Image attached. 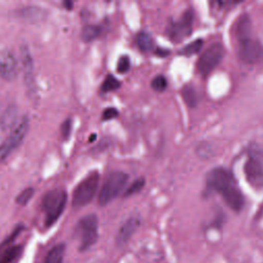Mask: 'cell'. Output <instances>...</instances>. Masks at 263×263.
<instances>
[{"label": "cell", "mask_w": 263, "mask_h": 263, "mask_svg": "<svg viewBox=\"0 0 263 263\" xmlns=\"http://www.w3.org/2000/svg\"><path fill=\"white\" fill-rule=\"evenodd\" d=\"M237 55L247 64H255L263 60V44L252 34L237 38Z\"/></svg>", "instance_id": "obj_7"}, {"label": "cell", "mask_w": 263, "mask_h": 263, "mask_svg": "<svg viewBox=\"0 0 263 263\" xmlns=\"http://www.w3.org/2000/svg\"><path fill=\"white\" fill-rule=\"evenodd\" d=\"M66 246L64 243H58L53 246L45 256L44 263H64Z\"/></svg>", "instance_id": "obj_15"}, {"label": "cell", "mask_w": 263, "mask_h": 263, "mask_svg": "<svg viewBox=\"0 0 263 263\" xmlns=\"http://www.w3.org/2000/svg\"><path fill=\"white\" fill-rule=\"evenodd\" d=\"M194 12L191 8L184 11L182 16L177 21H172L166 27L167 36L175 42H178L191 34Z\"/></svg>", "instance_id": "obj_10"}, {"label": "cell", "mask_w": 263, "mask_h": 263, "mask_svg": "<svg viewBox=\"0 0 263 263\" xmlns=\"http://www.w3.org/2000/svg\"><path fill=\"white\" fill-rule=\"evenodd\" d=\"M118 116V110L113 108V107H109L106 108L102 114V118L104 120H109V119H113L115 117Z\"/></svg>", "instance_id": "obj_27"}, {"label": "cell", "mask_w": 263, "mask_h": 263, "mask_svg": "<svg viewBox=\"0 0 263 263\" xmlns=\"http://www.w3.org/2000/svg\"><path fill=\"white\" fill-rule=\"evenodd\" d=\"M224 57V46L219 43L211 44L199 57L196 67L200 74L209 75L222 61Z\"/></svg>", "instance_id": "obj_9"}, {"label": "cell", "mask_w": 263, "mask_h": 263, "mask_svg": "<svg viewBox=\"0 0 263 263\" xmlns=\"http://www.w3.org/2000/svg\"><path fill=\"white\" fill-rule=\"evenodd\" d=\"M76 233L79 238V250L85 251L93 246L99 236V221L95 214L82 217L76 226Z\"/></svg>", "instance_id": "obj_4"}, {"label": "cell", "mask_w": 263, "mask_h": 263, "mask_svg": "<svg viewBox=\"0 0 263 263\" xmlns=\"http://www.w3.org/2000/svg\"><path fill=\"white\" fill-rule=\"evenodd\" d=\"M243 173L252 186L263 187V149L252 148L248 151Z\"/></svg>", "instance_id": "obj_5"}, {"label": "cell", "mask_w": 263, "mask_h": 263, "mask_svg": "<svg viewBox=\"0 0 263 263\" xmlns=\"http://www.w3.org/2000/svg\"><path fill=\"white\" fill-rule=\"evenodd\" d=\"M17 71V61L14 54L8 50L3 51L0 54V76L10 81L16 77Z\"/></svg>", "instance_id": "obj_12"}, {"label": "cell", "mask_w": 263, "mask_h": 263, "mask_svg": "<svg viewBox=\"0 0 263 263\" xmlns=\"http://www.w3.org/2000/svg\"><path fill=\"white\" fill-rule=\"evenodd\" d=\"M182 96L184 101L186 102V104L189 107H194L197 103V95L196 91L194 89V87L192 85H186L183 89H182Z\"/></svg>", "instance_id": "obj_18"}, {"label": "cell", "mask_w": 263, "mask_h": 263, "mask_svg": "<svg viewBox=\"0 0 263 263\" xmlns=\"http://www.w3.org/2000/svg\"><path fill=\"white\" fill-rule=\"evenodd\" d=\"M141 224V219L138 216H132L128 219H126L121 226L119 227L116 236H115V242L118 247H122L126 245L134 233L137 231Z\"/></svg>", "instance_id": "obj_11"}, {"label": "cell", "mask_w": 263, "mask_h": 263, "mask_svg": "<svg viewBox=\"0 0 263 263\" xmlns=\"http://www.w3.org/2000/svg\"><path fill=\"white\" fill-rule=\"evenodd\" d=\"M28 129L29 119L25 116L0 144V162L6 160L8 156L22 144L28 133Z\"/></svg>", "instance_id": "obj_8"}, {"label": "cell", "mask_w": 263, "mask_h": 263, "mask_svg": "<svg viewBox=\"0 0 263 263\" xmlns=\"http://www.w3.org/2000/svg\"><path fill=\"white\" fill-rule=\"evenodd\" d=\"M145 186V179L144 178H138L136 179L128 187L127 189L125 190L124 192V196H129V195H133L135 193H138L140 192L143 187Z\"/></svg>", "instance_id": "obj_22"}, {"label": "cell", "mask_w": 263, "mask_h": 263, "mask_svg": "<svg viewBox=\"0 0 263 263\" xmlns=\"http://www.w3.org/2000/svg\"><path fill=\"white\" fill-rule=\"evenodd\" d=\"M202 44H203V42H202L201 39L194 40L193 42H191V43L187 44L186 46H184V47L181 49L180 53H182V54H184V55H191V54H193V53H196V52L199 51V49L201 48Z\"/></svg>", "instance_id": "obj_21"}, {"label": "cell", "mask_w": 263, "mask_h": 263, "mask_svg": "<svg viewBox=\"0 0 263 263\" xmlns=\"http://www.w3.org/2000/svg\"><path fill=\"white\" fill-rule=\"evenodd\" d=\"M136 44L142 51L148 52L152 50L154 42L150 34H148L147 32H140L136 36Z\"/></svg>", "instance_id": "obj_16"}, {"label": "cell", "mask_w": 263, "mask_h": 263, "mask_svg": "<svg viewBox=\"0 0 263 263\" xmlns=\"http://www.w3.org/2000/svg\"><path fill=\"white\" fill-rule=\"evenodd\" d=\"M128 176L123 172H113L110 173L100 190L99 193V204L106 205L111 200H113L124 188L127 182Z\"/></svg>", "instance_id": "obj_6"}, {"label": "cell", "mask_w": 263, "mask_h": 263, "mask_svg": "<svg viewBox=\"0 0 263 263\" xmlns=\"http://www.w3.org/2000/svg\"><path fill=\"white\" fill-rule=\"evenodd\" d=\"M22 253V246L2 242L0 246V263H13L21 257Z\"/></svg>", "instance_id": "obj_14"}, {"label": "cell", "mask_w": 263, "mask_h": 263, "mask_svg": "<svg viewBox=\"0 0 263 263\" xmlns=\"http://www.w3.org/2000/svg\"><path fill=\"white\" fill-rule=\"evenodd\" d=\"M34 192H35V191H34V189H33L32 187H28V188L24 189V190L16 196V198H15L16 203H18V204H21V205L27 204V203L31 200V198L33 197Z\"/></svg>", "instance_id": "obj_23"}, {"label": "cell", "mask_w": 263, "mask_h": 263, "mask_svg": "<svg viewBox=\"0 0 263 263\" xmlns=\"http://www.w3.org/2000/svg\"><path fill=\"white\" fill-rule=\"evenodd\" d=\"M22 55V65H23V72H24V80L27 86V89L30 92L35 91V76H34V66L32 57L30 54L29 49L26 46H23L21 49Z\"/></svg>", "instance_id": "obj_13"}, {"label": "cell", "mask_w": 263, "mask_h": 263, "mask_svg": "<svg viewBox=\"0 0 263 263\" xmlns=\"http://www.w3.org/2000/svg\"><path fill=\"white\" fill-rule=\"evenodd\" d=\"M151 87L155 91H163L167 87V80L163 75H156L151 81Z\"/></svg>", "instance_id": "obj_24"}, {"label": "cell", "mask_w": 263, "mask_h": 263, "mask_svg": "<svg viewBox=\"0 0 263 263\" xmlns=\"http://www.w3.org/2000/svg\"><path fill=\"white\" fill-rule=\"evenodd\" d=\"M71 127H72V120L69 118V119H66L62 125H61V135L62 137L66 140L69 138L70 134H71Z\"/></svg>", "instance_id": "obj_26"}, {"label": "cell", "mask_w": 263, "mask_h": 263, "mask_svg": "<svg viewBox=\"0 0 263 263\" xmlns=\"http://www.w3.org/2000/svg\"><path fill=\"white\" fill-rule=\"evenodd\" d=\"M100 181V175L98 172L90 173L87 177H85L74 189L72 195V205L75 209L83 208L88 204L98 189Z\"/></svg>", "instance_id": "obj_3"}, {"label": "cell", "mask_w": 263, "mask_h": 263, "mask_svg": "<svg viewBox=\"0 0 263 263\" xmlns=\"http://www.w3.org/2000/svg\"><path fill=\"white\" fill-rule=\"evenodd\" d=\"M206 187L222 195L227 205L239 212L245 205V196L240 191L232 173L225 167H215L205 176Z\"/></svg>", "instance_id": "obj_1"}, {"label": "cell", "mask_w": 263, "mask_h": 263, "mask_svg": "<svg viewBox=\"0 0 263 263\" xmlns=\"http://www.w3.org/2000/svg\"><path fill=\"white\" fill-rule=\"evenodd\" d=\"M120 86V82L111 74L107 75V77L105 78L102 86H101V90L103 92H108V91H112L117 89Z\"/></svg>", "instance_id": "obj_20"}, {"label": "cell", "mask_w": 263, "mask_h": 263, "mask_svg": "<svg viewBox=\"0 0 263 263\" xmlns=\"http://www.w3.org/2000/svg\"><path fill=\"white\" fill-rule=\"evenodd\" d=\"M15 117H16V111L14 108H8L3 116L0 119V125L3 129L9 128L11 125H13L14 121H15Z\"/></svg>", "instance_id": "obj_19"}, {"label": "cell", "mask_w": 263, "mask_h": 263, "mask_svg": "<svg viewBox=\"0 0 263 263\" xmlns=\"http://www.w3.org/2000/svg\"><path fill=\"white\" fill-rule=\"evenodd\" d=\"M67 192L64 189H51L47 191L41 202V206L45 216V225L51 226L63 214L67 203Z\"/></svg>", "instance_id": "obj_2"}, {"label": "cell", "mask_w": 263, "mask_h": 263, "mask_svg": "<svg viewBox=\"0 0 263 263\" xmlns=\"http://www.w3.org/2000/svg\"><path fill=\"white\" fill-rule=\"evenodd\" d=\"M101 34V27L96 25H86L81 31V38L85 42H90Z\"/></svg>", "instance_id": "obj_17"}, {"label": "cell", "mask_w": 263, "mask_h": 263, "mask_svg": "<svg viewBox=\"0 0 263 263\" xmlns=\"http://www.w3.org/2000/svg\"><path fill=\"white\" fill-rule=\"evenodd\" d=\"M129 66H130V61H129L128 55H122L119 58V60L117 62V71L120 74H123L128 71Z\"/></svg>", "instance_id": "obj_25"}]
</instances>
